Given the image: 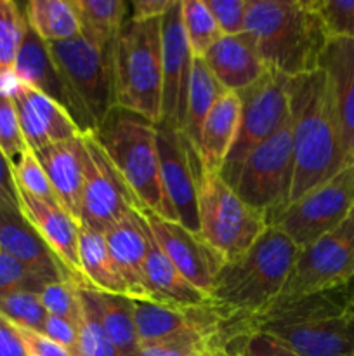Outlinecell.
<instances>
[{"instance_id":"1","label":"cell","mask_w":354,"mask_h":356,"mask_svg":"<svg viewBox=\"0 0 354 356\" xmlns=\"http://www.w3.org/2000/svg\"><path fill=\"white\" fill-rule=\"evenodd\" d=\"M294 181L290 202L326 183L351 165L344 155L339 124L321 70L288 80Z\"/></svg>"},{"instance_id":"2","label":"cell","mask_w":354,"mask_h":356,"mask_svg":"<svg viewBox=\"0 0 354 356\" xmlns=\"http://www.w3.org/2000/svg\"><path fill=\"white\" fill-rule=\"evenodd\" d=\"M243 33L262 65L287 79L318 70L330 38L312 0H248Z\"/></svg>"},{"instance_id":"3","label":"cell","mask_w":354,"mask_h":356,"mask_svg":"<svg viewBox=\"0 0 354 356\" xmlns=\"http://www.w3.org/2000/svg\"><path fill=\"white\" fill-rule=\"evenodd\" d=\"M297 245L274 226L238 259L219 268L210 306L222 323H236L266 312L276 302L297 257Z\"/></svg>"},{"instance_id":"4","label":"cell","mask_w":354,"mask_h":356,"mask_svg":"<svg viewBox=\"0 0 354 356\" xmlns=\"http://www.w3.org/2000/svg\"><path fill=\"white\" fill-rule=\"evenodd\" d=\"M156 127L141 115L115 108L94 138L120 172L139 209L177 221L160 169ZM179 222V221H177Z\"/></svg>"},{"instance_id":"5","label":"cell","mask_w":354,"mask_h":356,"mask_svg":"<svg viewBox=\"0 0 354 356\" xmlns=\"http://www.w3.org/2000/svg\"><path fill=\"white\" fill-rule=\"evenodd\" d=\"M111 70L117 108L162 124V17L125 21L111 49Z\"/></svg>"},{"instance_id":"6","label":"cell","mask_w":354,"mask_h":356,"mask_svg":"<svg viewBox=\"0 0 354 356\" xmlns=\"http://www.w3.org/2000/svg\"><path fill=\"white\" fill-rule=\"evenodd\" d=\"M47 47L65 83L69 115L82 134H94L117 108L111 54L94 47L82 35Z\"/></svg>"},{"instance_id":"7","label":"cell","mask_w":354,"mask_h":356,"mask_svg":"<svg viewBox=\"0 0 354 356\" xmlns=\"http://www.w3.org/2000/svg\"><path fill=\"white\" fill-rule=\"evenodd\" d=\"M198 235L222 264L242 257L269 226L221 174L210 172H201L198 183Z\"/></svg>"},{"instance_id":"8","label":"cell","mask_w":354,"mask_h":356,"mask_svg":"<svg viewBox=\"0 0 354 356\" xmlns=\"http://www.w3.org/2000/svg\"><path fill=\"white\" fill-rule=\"evenodd\" d=\"M292 181L294 153L288 115V120L271 138L246 155L231 186L246 205L262 214L267 225H271L290 204Z\"/></svg>"},{"instance_id":"9","label":"cell","mask_w":354,"mask_h":356,"mask_svg":"<svg viewBox=\"0 0 354 356\" xmlns=\"http://www.w3.org/2000/svg\"><path fill=\"white\" fill-rule=\"evenodd\" d=\"M354 278V214L339 228L298 249L276 302L340 291Z\"/></svg>"},{"instance_id":"10","label":"cell","mask_w":354,"mask_h":356,"mask_svg":"<svg viewBox=\"0 0 354 356\" xmlns=\"http://www.w3.org/2000/svg\"><path fill=\"white\" fill-rule=\"evenodd\" d=\"M353 211L354 163H351L332 179L290 202L269 226L285 233L297 249H304L314 240L339 228Z\"/></svg>"},{"instance_id":"11","label":"cell","mask_w":354,"mask_h":356,"mask_svg":"<svg viewBox=\"0 0 354 356\" xmlns=\"http://www.w3.org/2000/svg\"><path fill=\"white\" fill-rule=\"evenodd\" d=\"M288 80L276 72H266L238 92L242 104L238 136L221 170V177L229 186L246 155L288 120Z\"/></svg>"},{"instance_id":"12","label":"cell","mask_w":354,"mask_h":356,"mask_svg":"<svg viewBox=\"0 0 354 356\" xmlns=\"http://www.w3.org/2000/svg\"><path fill=\"white\" fill-rule=\"evenodd\" d=\"M83 145L85 156L80 225L104 233L124 216L139 207L94 134H83Z\"/></svg>"},{"instance_id":"13","label":"cell","mask_w":354,"mask_h":356,"mask_svg":"<svg viewBox=\"0 0 354 356\" xmlns=\"http://www.w3.org/2000/svg\"><path fill=\"white\" fill-rule=\"evenodd\" d=\"M160 169L167 198L176 211L177 221L193 233H200L198 183L203 172L193 143L183 131L160 124L156 127Z\"/></svg>"},{"instance_id":"14","label":"cell","mask_w":354,"mask_h":356,"mask_svg":"<svg viewBox=\"0 0 354 356\" xmlns=\"http://www.w3.org/2000/svg\"><path fill=\"white\" fill-rule=\"evenodd\" d=\"M139 212L144 218L155 242L169 257L170 263L210 302L215 277L219 268L222 266L219 257L208 249L198 233L189 232L180 222L170 221L144 209H139Z\"/></svg>"},{"instance_id":"15","label":"cell","mask_w":354,"mask_h":356,"mask_svg":"<svg viewBox=\"0 0 354 356\" xmlns=\"http://www.w3.org/2000/svg\"><path fill=\"white\" fill-rule=\"evenodd\" d=\"M162 125L183 131L193 56L184 35L180 0H174L162 17Z\"/></svg>"},{"instance_id":"16","label":"cell","mask_w":354,"mask_h":356,"mask_svg":"<svg viewBox=\"0 0 354 356\" xmlns=\"http://www.w3.org/2000/svg\"><path fill=\"white\" fill-rule=\"evenodd\" d=\"M17 204H19L21 216L47 243V247L54 252L69 277L76 284L85 287L82 270H80L78 222L59 205L31 197L30 193L19 188H17Z\"/></svg>"},{"instance_id":"17","label":"cell","mask_w":354,"mask_h":356,"mask_svg":"<svg viewBox=\"0 0 354 356\" xmlns=\"http://www.w3.org/2000/svg\"><path fill=\"white\" fill-rule=\"evenodd\" d=\"M266 332L301 356H353L354 312L307 320L292 325L269 327Z\"/></svg>"},{"instance_id":"18","label":"cell","mask_w":354,"mask_h":356,"mask_svg":"<svg viewBox=\"0 0 354 356\" xmlns=\"http://www.w3.org/2000/svg\"><path fill=\"white\" fill-rule=\"evenodd\" d=\"M132 308L139 346L189 330L217 336L222 322L212 306H176L151 299H132Z\"/></svg>"},{"instance_id":"19","label":"cell","mask_w":354,"mask_h":356,"mask_svg":"<svg viewBox=\"0 0 354 356\" xmlns=\"http://www.w3.org/2000/svg\"><path fill=\"white\" fill-rule=\"evenodd\" d=\"M335 108L340 143L347 162L354 163V40L330 37L318 61Z\"/></svg>"},{"instance_id":"20","label":"cell","mask_w":354,"mask_h":356,"mask_svg":"<svg viewBox=\"0 0 354 356\" xmlns=\"http://www.w3.org/2000/svg\"><path fill=\"white\" fill-rule=\"evenodd\" d=\"M12 101L24 143L31 152L83 136L61 104L24 83Z\"/></svg>"},{"instance_id":"21","label":"cell","mask_w":354,"mask_h":356,"mask_svg":"<svg viewBox=\"0 0 354 356\" xmlns=\"http://www.w3.org/2000/svg\"><path fill=\"white\" fill-rule=\"evenodd\" d=\"M111 259L127 287L128 298L151 299L146 285V256H148V229L139 209L115 222L103 233Z\"/></svg>"},{"instance_id":"22","label":"cell","mask_w":354,"mask_h":356,"mask_svg":"<svg viewBox=\"0 0 354 356\" xmlns=\"http://www.w3.org/2000/svg\"><path fill=\"white\" fill-rule=\"evenodd\" d=\"M0 247L2 252L19 261L47 284L73 280L21 211L0 209Z\"/></svg>"},{"instance_id":"23","label":"cell","mask_w":354,"mask_h":356,"mask_svg":"<svg viewBox=\"0 0 354 356\" xmlns=\"http://www.w3.org/2000/svg\"><path fill=\"white\" fill-rule=\"evenodd\" d=\"M44 167L59 205L80 225L83 190V136L33 152Z\"/></svg>"},{"instance_id":"24","label":"cell","mask_w":354,"mask_h":356,"mask_svg":"<svg viewBox=\"0 0 354 356\" xmlns=\"http://www.w3.org/2000/svg\"><path fill=\"white\" fill-rule=\"evenodd\" d=\"M203 59L222 89L229 92L246 89L269 72L245 33L235 37L222 35Z\"/></svg>"},{"instance_id":"25","label":"cell","mask_w":354,"mask_h":356,"mask_svg":"<svg viewBox=\"0 0 354 356\" xmlns=\"http://www.w3.org/2000/svg\"><path fill=\"white\" fill-rule=\"evenodd\" d=\"M239 113L242 104L238 92L229 90H224L208 111L196 145L203 172L221 174L238 136Z\"/></svg>"},{"instance_id":"26","label":"cell","mask_w":354,"mask_h":356,"mask_svg":"<svg viewBox=\"0 0 354 356\" xmlns=\"http://www.w3.org/2000/svg\"><path fill=\"white\" fill-rule=\"evenodd\" d=\"M14 72L24 86L45 94L68 111V96H66L65 83L52 61L47 44L28 26V23L19 52H17Z\"/></svg>"},{"instance_id":"27","label":"cell","mask_w":354,"mask_h":356,"mask_svg":"<svg viewBox=\"0 0 354 356\" xmlns=\"http://www.w3.org/2000/svg\"><path fill=\"white\" fill-rule=\"evenodd\" d=\"M146 229H148V256H146L144 275L151 301L176 306H210L208 299L198 292L170 263L169 257L153 238L148 225Z\"/></svg>"},{"instance_id":"28","label":"cell","mask_w":354,"mask_h":356,"mask_svg":"<svg viewBox=\"0 0 354 356\" xmlns=\"http://www.w3.org/2000/svg\"><path fill=\"white\" fill-rule=\"evenodd\" d=\"M78 256L85 287L104 294L128 298L127 287L115 268L103 233L85 225H78Z\"/></svg>"},{"instance_id":"29","label":"cell","mask_w":354,"mask_h":356,"mask_svg":"<svg viewBox=\"0 0 354 356\" xmlns=\"http://www.w3.org/2000/svg\"><path fill=\"white\" fill-rule=\"evenodd\" d=\"M80 35L99 51L111 54L115 40L127 17L128 3L121 0H71Z\"/></svg>"},{"instance_id":"30","label":"cell","mask_w":354,"mask_h":356,"mask_svg":"<svg viewBox=\"0 0 354 356\" xmlns=\"http://www.w3.org/2000/svg\"><path fill=\"white\" fill-rule=\"evenodd\" d=\"M26 23L45 44L71 40L80 35L71 0H30L24 6Z\"/></svg>"},{"instance_id":"31","label":"cell","mask_w":354,"mask_h":356,"mask_svg":"<svg viewBox=\"0 0 354 356\" xmlns=\"http://www.w3.org/2000/svg\"><path fill=\"white\" fill-rule=\"evenodd\" d=\"M90 292H92L94 305L99 313L101 322L118 353L120 356H134L139 350V337L137 329H135L132 299L127 296L104 294L92 289Z\"/></svg>"},{"instance_id":"32","label":"cell","mask_w":354,"mask_h":356,"mask_svg":"<svg viewBox=\"0 0 354 356\" xmlns=\"http://www.w3.org/2000/svg\"><path fill=\"white\" fill-rule=\"evenodd\" d=\"M222 92H224V89L212 75L205 59L193 58L183 132L193 143L194 148H196L198 139H200L201 125H203L208 111L212 110V106Z\"/></svg>"},{"instance_id":"33","label":"cell","mask_w":354,"mask_h":356,"mask_svg":"<svg viewBox=\"0 0 354 356\" xmlns=\"http://www.w3.org/2000/svg\"><path fill=\"white\" fill-rule=\"evenodd\" d=\"M80 320H78V351L76 356H120L113 341L108 336L99 318L92 292L89 287H78Z\"/></svg>"},{"instance_id":"34","label":"cell","mask_w":354,"mask_h":356,"mask_svg":"<svg viewBox=\"0 0 354 356\" xmlns=\"http://www.w3.org/2000/svg\"><path fill=\"white\" fill-rule=\"evenodd\" d=\"M184 35L193 58H205L212 45L222 37L205 0H180Z\"/></svg>"},{"instance_id":"35","label":"cell","mask_w":354,"mask_h":356,"mask_svg":"<svg viewBox=\"0 0 354 356\" xmlns=\"http://www.w3.org/2000/svg\"><path fill=\"white\" fill-rule=\"evenodd\" d=\"M26 30V17L12 0H0V73L12 72Z\"/></svg>"},{"instance_id":"36","label":"cell","mask_w":354,"mask_h":356,"mask_svg":"<svg viewBox=\"0 0 354 356\" xmlns=\"http://www.w3.org/2000/svg\"><path fill=\"white\" fill-rule=\"evenodd\" d=\"M0 315L23 329L42 332L47 312L35 292H14L0 296Z\"/></svg>"},{"instance_id":"37","label":"cell","mask_w":354,"mask_h":356,"mask_svg":"<svg viewBox=\"0 0 354 356\" xmlns=\"http://www.w3.org/2000/svg\"><path fill=\"white\" fill-rule=\"evenodd\" d=\"M10 170H12L14 183H16V186L19 188V190L26 191L31 197L49 202V204L59 205L54 190H52L51 183H49L47 174H45L44 167H42L37 155H35L31 149H26V152L17 159V162L10 165ZM59 207H61V205H59Z\"/></svg>"},{"instance_id":"38","label":"cell","mask_w":354,"mask_h":356,"mask_svg":"<svg viewBox=\"0 0 354 356\" xmlns=\"http://www.w3.org/2000/svg\"><path fill=\"white\" fill-rule=\"evenodd\" d=\"M80 284L73 280H61L47 284L40 291V301L47 315L68 320L78 329L80 320Z\"/></svg>"},{"instance_id":"39","label":"cell","mask_w":354,"mask_h":356,"mask_svg":"<svg viewBox=\"0 0 354 356\" xmlns=\"http://www.w3.org/2000/svg\"><path fill=\"white\" fill-rule=\"evenodd\" d=\"M215 337L217 336L189 330V332H180L153 343L141 344L134 356H193L210 346Z\"/></svg>"},{"instance_id":"40","label":"cell","mask_w":354,"mask_h":356,"mask_svg":"<svg viewBox=\"0 0 354 356\" xmlns=\"http://www.w3.org/2000/svg\"><path fill=\"white\" fill-rule=\"evenodd\" d=\"M228 356H301L266 332H246L222 344Z\"/></svg>"},{"instance_id":"41","label":"cell","mask_w":354,"mask_h":356,"mask_svg":"<svg viewBox=\"0 0 354 356\" xmlns=\"http://www.w3.org/2000/svg\"><path fill=\"white\" fill-rule=\"evenodd\" d=\"M47 282L38 275L28 270L24 264L10 257L9 254H0V296L14 294V292H35L40 294Z\"/></svg>"},{"instance_id":"42","label":"cell","mask_w":354,"mask_h":356,"mask_svg":"<svg viewBox=\"0 0 354 356\" xmlns=\"http://www.w3.org/2000/svg\"><path fill=\"white\" fill-rule=\"evenodd\" d=\"M26 149L14 101L0 96V152L12 165Z\"/></svg>"},{"instance_id":"43","label":"cell","mask_w":354,"mask_h":356,"mask_svg":"<svg viewBox=\"0 0 354 356\" xmlns=\"http://www.w3.org/2000/svg\"><path fill=\"white\" fill-rule=\"evenodd\" d=\"M328 37L354 40V0H312Z\"/></svg>"},{"instance_id":"44","label":"cell","mask_w":354,"mask_h":356,"mask_svg":"<svg viewBox=\"0 0 354 356\" xmlns=\"http://www.w3.org/2000/svg\"><path fill=\"white\" fill-rule=\"evenodd\" d=\"M219 30L226 37H235L245 31L248 0H205Z\"/></svg>"},{"instance_id":"45","label":"cell","mask_w":354,"mask_h":356,"mask_svg":"<svg viewBox=\"0 0 354 356\" xmlns=\"http://www.w3.org/2000/svg\"><path fill=\"white\" fill-rule=\"evenodd\" d=\"M42 334L71 351L73 356H76V351H78V329H76V325L69 323L68 320L47 315L44 327H42Z\"/></svg>"},{"instance_id":"46","label":"cell","mask_w":354,"mask_h":356,"mask_svg":"<svg viewBox=\"0 0 354 356\" xmlns=\"http://www.w3.org/2000/svg\"><path fill=\"white\" fill-rule=\"evenodd\" d=\"M17 330L21 334V339L26 344V350L30 356H73L71 351L66 350L65 346L58 344L56 341L49 339L42 332L23 329V327H17Z\"/></svg>"},{"instance_id":"47","label":"cell","mask_w":354,"mask_h":356,"mask_svg":"<svg viewBox=\"0 0 354 356\" xmlns=\"http://www.w3.org/2000/svg\"><path fill=\"white\" fill-rule=\"evenodd\" d=\"M0 356H30L17 327L0 315Z\"/></svg>"},{"instance_id":"48","label":"cell","mask_w":354,"mask_h":356,"mask_svg":"<svg viewBox=\"0 0 354 356\" xmlns=\"http://www.w3.org/2000/svg\"><path fill=\"white\" fill-rule=\"evenodd\" d=\"M0 209H9V211H19L17 204V188L14 183L10 163L0 152Z\"/></svg>"},{"instance_id":"49","label":"cell","mask_w":354,"mask_h":356,"mask_svg":"<svg viewBox=\"0 0 354 356\" xmlns=\"http://www.w3.org/2000/svg\"><path fill=\"white\" fill-rule=\"evenodd\" d=\"M174 0H134L130 2L132 14L130 19L134 21H149L163 17L172 7Z\"/></svg>"},{"instance_id":"50","label":"cell","mask_w":354,"mask_h":356,"mask_svg":"<svg viewBox=\"0 0 354 356\" xmlns=\"http://www.w3.org/2000/svg\"><path fill=\"white\" fill-rule=\"evenodd\" d=\"M193 356H228V355H226L224 348L217 343V337H215V341L210 344V346L205 348L203 351H200V353H196Z\"/></svg>"},{"instance_id":"51","label":"cell","mask_w":354,"mask_h":356,"mask_svg":"<svg viewBox=\"0 0 354 356\" xmlns=\"http://www.w3.org/2000/svg\"><path fill=\"white\" fill-rule=\"evenodd\" d=\"M353 214H354V211H353ZM342 296H344V301H346L347 308H349L351 312H354V278L346 285V287L342 289Z\"/></svg>"},{"instance_id":"52","label":"cell","mask_w":354,"mask_h":356,"mask_svg":"<svg viewBox=\"0 0 354 356\" xmlns=\"http://www.w3.org/2000/svg\"><path fill=\"white\" fill-rule=\"evenodd\" d=\"M0 254H2V247H0Z\"/></svg>"},{"instance_id":"53","label":"cell","mask_w":354,"mask_h":356,"mask_svg":"<svg viewBox=\"0 0 354 356\" xmlns=\"http://www.w3.org/2000/svg\"><path fill=\"white\" fill-rule=\"evenodd\" d=\"M353 356H354V355H353Z\"/></svg>"}]
</instances>
